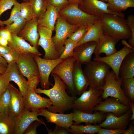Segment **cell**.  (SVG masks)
<instances>
[{
	"label": "cell",
	"mask_w": 134,
	"mask_h": 134,
	"mask_svg": "<svg viewBox=\"0 0 134 134\" xmlns=\"http://www.w3.org/2000/svg\"><path fill=\"white\" fill-rule=\"evenodd\" d=\"M53 77L54 84L51 88L42 89L40 88L34 89L37 94L46 95L49 98L52 105L47 108L48 111L54 113H63L73 109L74 102L77 97L69 96L66 90L67 87L64 82L57 75L51 73Z\"/></svg>",
	"instance_id": "obj_1"
},
{
	"label": "cell",
	"mask_w": 134,
	"mask_h": 134,
	"mask_svg": "<svg viewBox=\"0 0 134 134\" xmlns=\"http://www.w3.org/2000/svg\"><path fill=\"white\" fill-rule=\"evenodd\" d=\"M103 34L125 40L131 36L126 19L113 14H105L100 17Z\"/></svg>",
	"instance_id": "obj_2"
},
{
	"label": "cell",
	"mask_w": 134,
	"mask_h": 134,
	"mask_svg": "<svg viewBox=\"0 0 134 134\" xmlns=\"http://www.w3.org/2000/svg\"><path fill=\"white\" fill-rule=\"evenodd\" d=\"M85 65L83 71L89 87L95 90H102L105 77L110 67L103 62L95 60H91Z\"/></svg>",
	"instance_id": "obj_3"
},
{
	"label": "cell",
	"mask_w": 134,
	"mask_h": 134,
	"mask_svg": "<svg viewBox=\"0 0 134 134\" xmlns=\"http://www.w3.org/2000/svg\"><path fill=\"white\" fill-rule=\"evenodd\" d=\"M79 4L69 3L59 12V16L69 24L78 26H89L100 20V17L88 14L81 10Z\"/></svg>",
	"instance_id": "obj_4"
},
{
	"label": "cell",
	"mask_w": 134,
	"mask_h": 134,
	"mask_svg": "<svg viewBox=\"0 0 134 134\" xmlns=\"http://www.w3.org/2000/svg\"><path fill=\"white\" fill-rule=\"evenodd\" d=\"M16 63L21 73L27 78L29 87L36 88L40 79L37 66L33 54L21 53Z\"/></svg>",
	"instance_id": "obj_5"
},
{
	"label": "cell",
	"mask_w": 134,
	"mask_h": 134,
	"mask_svg": "<svg viewBox=\"0 0 134 134\" xmlns=\"http://www.w3.org/2000/svg\"><path fill=\"white\" fill-rule=\"evenodd\" d=\"M122 80L120 77L117 79L112 70L111 71L109 70L105 77V83L101 89L103 90L101 96L102 99L104 100L108 97H113L118 99L121 103L129 105L130 101L126 96L121 89Z\"/></svg>",
	"instance_id": "obj_6"
},
{
	"label": "cell",
	"mask_w": 134,
	"mask_h": 134,
	"mask_svg": "<svg viewBox=\"0 0 134 134\" xmlns=\"http://www.w3.org/2000/svg\"><path fill=\"white\" fill-rule=\"evenodd\" d=\"M89 90L83 92L80 97L75 100L73 109L87 113H92L95 107L100 102L102 90L93 89L89 87Z\"/></svg>",
	"instance_id": "obj_7"
},
{
	"label": "cell",
	"mask_w": 134,
	"mask_h": 134,
	"mask_svg": "<svg viewBox=\"0 0 134 134\" xmlns=\"http://www.w3.org/2000/svg\"><path fill=\"white\" fill-rule=\"evenodd\" d=\"M79 27L69 24L60 16L57 18L54 28L55 34L52 39L56 49L60 54L64 50L65 40Z\"/></svg>",
	"instance_id": "obj_8"
},
{
	"label": "cell",
	"mask_w": 134,
	"mask_h": 134,
	"mask_svg": "<svg viewBox=\"0 0 134 134\" xmlns=\"http://www.w3.org/2000/svg\"><path fill=\"white\" fill-rule=\"evenodd\" d=\"M75 60L72 56L68 57L58 64L51 73L59 76L67 85L68 92L71 96L76 97L72 81V70Z\"/></svg>",
	"instance_id": "obj_9"
},
{
	"label": "cell",
	"mask_w": 134,
	"mask_h": 134,
	"mask_svg": "<svg viewBox=\"0 0 134 134\" xmlns=\"http://www.w3.org/2000/svg\"><path fill=\"white\" fill-rule=\"evenodd\" d=\"M33 57L37 66L41 88L49 89L50 86H53L49 80L50 74L55 67L64 60L60 58L54 60L45 59L34 55Z\"/></svg>",
	"instance_id": "obj_10"
},
{
	"label": "cell",
	"mask_w": 134,
	"mask_h": 134,
	"mask_svg": "<svg viewBox=\"0 0 134 134\" xmlns=\"http://www.w3.org/2000/svg\"><path fill=\"white\" fill-rule=\"evenodd\" d=\"M39 38L38 42V46H41L45 52L43 58L54 60L60 58L61 54L57 51L52 39L53 31L47 28L38 26Z\"/></svg>",
	"instance_id": "obj_11"
},
{
	"label": "cell",
	"mask_w": 134,
	"mask_h": 134,
	"mask_svg": "<svg viewBox=\"0 0 134 134\" xmlns=\"http://www.w3.org/2000/svg\"><path fill=\"white\" fill-rule=\"evenodd\" d=\"M109 4L99 0H81L78 7L85 13L92 16L100 17L105 14H113L124 18L122 12H114L109 10Z\"/></svg>",
	"instance_id": "obj_12"
},
{
	"label": "cell",
	"mask_w": 134,
	"mask_h": 134,
	"mask_svg": "<svg viewBox=\"0 0 134 134\" xmlns=\"http://www.w3.org/2000/svg\"><path fill=\"white\" fill-rule=\"evenodd\" d=\"M134 51V48L127 43L122 49L109 56L95 57L94 60L103 62L109 66L115 73L117 79L119 78V70L123 60L129 53Z\"/></svg>",
	"instance_id": "obj_13"
},
{
	"label": "cell",
	"mask_w": 134,
	"mask_h": 134,
	"mask_svg": "<svg viewBox=\"0 0 134 134\" xmlns=\"http://www.w3.org/2000/svg\"><path fill=\"white\" fill-rule=\"evenodd\" d=\"M23 98L24 108L31 111L48 108L52 104L49 99L42 97L32 88L28 87Z\"/></svg>",
	"instance_id": "obj_14"
},
{
	"label": "cell",
	"mask_w": 134,
	"mask_h": 134,
	"mask_svg": "<svg viewBox=\"0 0 134 134\" xmlns=\"http://www.w3.org/2000/svg\"><path fill=\"white\" fill-rule=\"evenodd\" d=\"M97 105L94 109V111H97L104 113H112L117 116L122 115L129 110V105L121 103L117 99L108 97Z\"/></svg>",
	"instance_id": "obj_15"
},
{
	"label": "cell",
	"mask_w": 134,
	"mask_h": 134,
	"mask_svg": "<svg viewBox=\"0 0 134 134\" xmlns=\"http://www.w3.org/2000/svg\"><path fill=\"white\" fill-rule=\"evenodd\" d=\"M132 114L130 108L119 116H117L112 113H108L105 119L99 125L105 129L125 130L129 124Z\"/></svg>",
	"instance_id": "obj_16"
},
{
	"label": "cell",
	"mask_w": 134,
	"mask_h": 134,
	"mask_svg": "<svg viewBox=\"0 0 134 134\" xmlns=\"http://www.w3.org/2000/svg\"><path fill=\"white\" fill-rule=\"evenodd\" d=\"M39 115L45 117L47 123H53L69 130L71 126L73 124V113L68 114H59L49 111L45 108L38 110Z\"/></svg>",
	"instance_id": "obj_17"
},
{
	"label": "cell",
	"mask_w": 134,
	"mask_h": 134,
	"mask_svg": "<svg viewBox=\"0 0 134 134\" xmlns=\"http://www.w3.org/2000/svg\"><path fill=\"white\" fill-rule=\"evenodd\" d=\"M38 110L31 111L24 108L20 114L14 119V134H24L26 129L33 121L43 120L38 117L39 115Z\"/></svg>",
	"instance_id": "obj_18"
},
{
	"label": "cell",
	"mask_w": 134,
	"mask_h": 134,
	"mask_svg": "<svg viewBox=\"0 0 134 134\" xmlns=\"http://www.w3.org/2000/svg\"><path fill=\"white\" fill-rule=\"evenodd\" d=\"M8 88L10 95L8 114L15 119L20 114L24 108L23 96L20 91L12 84L10 83Z\"/></svg>",
	"instance_id": "obj_19"
},
{
	"label": "cell",
	"mask_w": 134,
	"mask_h": 134,
	"mask_svg": "<svg viewBox=\"0 0 134 134\" xmlns=\"http://www.w3.org/2000/svg\"><path fill=\"white\" fill-rule=\"evenodd\" d=\"M2 74L9 82L13 81L17 85L23 96L26 94L29 87L28 82L19 71L16 63L8 64Z\"/></svg>",
	"instance_id": "obj_20"
},
{
	"label": "cell",
	"mask_w": 134,
	"mask_h": 134,
	"mask_svg": "<svg viewBox=\"0 0 134 134\" xmlns=\"http://www.w3.org/2000/svg\"><path fill=\"white\" fill-rule=\"evenodd\" d=\"M38 18L34 17L28 21L17 35L27 40L38 49V42L39 36L38 31Z\"/></svg>",
	"instance_id": "obj_21"
},
{
	"label": "cell",
	"mask_w": 134,
	"mask_h": 134,
	"mask_svg": "<svg viewBox=\"0 0 134 134\" xmlns=\"http://www.w3.org/2000/svg\"><path fill=\"white\" fill-rule=\"evenodd\" d=\"M97 44V43L94 41L82 43L74 48L72 56L78 63L85 65L92 60V56Z\"/></svg>",
	"instance_id": "obj_22"
},
{
	"label": "cell",
	"mask_w": 134,
	"mask_h": 134,
	"mask_svg": "<svg viewBox=\"0 0 134 134\" xmlns=\"http://www.w3.org/2000/svg\"><path fill=\"white\" fill-rule=\"evenodd\" d=\"M73 124L78 125L82 123L96 125L100 123L105 119L106 114L100 111H95L94 113H87L76 109H73Z\"/></svg>",
	"instance_id": "obj_23"
},
{
	"label": "cell",
	"mask_w": 134,
	"mask_h": 134,
	"mask_svg": "<svg viewBox=\"0 0 134 134\" xmlns=\"http://www.w3.org/2000/svg\"><path fill=\"white\" fill-rule=\"evenodd\" d=\"M119 40L111 36L103 34L97 43L94 52L95 57L100 56L102 53H104L106 56H107L116 53L117 51L116 45Z\"/></svg>",
	"instance_id": "obj_24"
},
{
	"label": "cell",
	"mask_w": 134,
	"mask_h": 134,
	"mask_svg": "<svg viewBox=\"0 0 134 134\" xmlns=\"http://www.w3.org/2000/svg\"><path fill=\"white\" fill-rule=\"evenodd\" d=\"M81 65L75 61L72 70V81L76 94L81 95L86 90L89 84L82 70Z\"/></svg>",
	"instance_id": "obj_25"
},
{
	"label": "cell",
	"mask_w": 134,
	"mask_h": 134,
	"mask_svg": "<svg viewBox=\"0 0 134 134\" xmlns=\"http://www.w3.org/2000/svg\"><path fill=\"white\" fill-rule=\"evenodd\" d=\"M12 39L8 46L20 53H30L39 56L42 54L38 49L32 46L25 40L17 35L12 34Z\"/></svg>",
	"instance_id": "obj_26"
},
{
	"label": "cell",
	"mask_w": 134,
	"mask_h": 134,
	"mask_svg": "<svg viewBox=\"0 0 134 134\" xmlns=\"http://www.w3.org/2000/svg\"><path fill=\"white\" fill-rule=\"evenodd\" d=\"M59 16L57 9L48 4L46 11L38 18V26L45 27L53 31L54 30L56 22Z\"/></svg>",
	"instance_id": "obj_27"
},
{
	"label": "cell",
	"mask_w": 134,
	"mask_h": 134,
	"mask_svg": "<svg viewBox=\"0 0 134 134\" xmlns=\"http://www.w3.org/2000/svg\"><path fill=\"white\" fill-rule=\"evenodd\" d=\"M103 34L102 24L100 19L89 27L85 35L77 43L75 47L88 42L94 41L97 43Z\"/></svg>",
	"instance_id": "obj_28"
},
{
	"label": "cell",
	"mask_w": 134,
	"mask_h": 134,
	"mask_svg": "<svg viewBox=\"0 0 134 134\" xmlns=\"http://www.w3.org/2000/svg\"><path fill=\"white\" fill-rule=\"evenodd\" d=\"M119 77L122 79L131 78L134 76V51L125 57L120 66Z\"/></svg>",
	"instance_id": "obj_29"
},
{
	"label": "cell",
	"mask_w": 134,
	"mask_h": 134,
	"mask_svg": "<svg viewBox=\"0 0 134 134\" xmlns=\"http://www.w3.org/2000/svg\"><path fill=\"white\" fill-rule=\"evenodd\" d=\"M86 124L79 125L73 124L68 130L70 133L72 134H94L98 133L101 128L99 125L90 124Z\"/></svg>",
	"instance_id": "obj_30"
},
{
	"label": "cell",
	"mask_w": 134,
	"mask_h": 134,
	"mask_svg": "<svg viewBox=\"0 0 134 134\" xmlns=\"http://www.w3.org/2000/svg\"><path fill=\"white\" fill-rule=\"evenodd\" d=\"M108 9L114 12H122L134 7V0H108Z\"/></svg>",
	"instance_id": "obj_31"
},
{
	"label": "cell",
	"mask_w": 134,
	"mask_h": 134,
	"mask_svg": "<svg viewBox=\"0 0 134 134\" xmlns=\"http://www.w3.org/2000/svg\"><path fill=\"white\" fill-rule=\"evenodd\" d=\"M14 119L9 115H0V134H14Z\"/></svg>",
	"instance_id": "obj_32"
},
{
	"label": "cell",
	"mask_w": 134,
	"mask_h": 134,
	"mask_svg": "<svg viewBox=\"0 0 134 134\" xmlns=\"http://www.w3.org/2000/svg\"><path fill=\"white\" fill-rule=\"evenodd\" d=\"M121 88L126 97L132 102H134V78L123 79Z\"/></svg>",
	"instance_id": "obj_33"
},
{
	"label": "cell",
	"mask_w": 134,
	"mask_h": 134,
	"mask_svg": "<svg viewBox=\"0 0 134 134\" xmlns=\"http://www.w3.org/2000/svg\"><path fill=\"white\" fill-rule=\"evenodd\" d=\"M35 17L38 18L46 11L48 4L46 0H30Z\"/></svg>",
	"instance_id": "obj_34"
},
{
	"label": "cell",
	"mask_w": 134,
	"mask_h": 134,
	"mask_svg": "<svg viewBox=\"0 0 134 134\" xmlns=\"http://www.w3.org/2000/svg\"><path fill=\"white\" fill-rule=\"evenodd\" d=\"M20 16L27 21L35 17L31 4L29 2L24 1L20 3Z\"/></svg>",
	"instance_id": "obj_35"
},
{
	"label": "cell",
	"mask_w": 134,
	"mask_h": 134,
	"mask_svg": "<svg viewBox=\"0 0 134 134\" xmlns=\"http://www.w3.org/2000/svg\"><path fill=\"white\" fill-rule=\"evenodd\" d=\"M27 21L20 16L12 23L6 25L5 28L9 30L12 35H17L24 28Z\"/></svg>",
	"instance_id": "obj_36"
},
{
	"label": "cell",
	"mask_w": 134,
	"mask_h": 134,
	"mask_svg": "<svg viewBox=\"0 0 134 134\" xmlns=\"http://www.w3.org/2000/svg\"><path fill=\"white\" fill-rule=\"evenodd\" d=\"M20 3L17 1L15 3L10 13L9 18L7 20L1 21L0 22L1 27L4 25H8L12 23L20 16Z\"/></svg>",
	"instance_id": "obj_37"
},
{
	"label": "cell",
	"mask_w": 134,
	"mask_h": 134,
	"mask_svg": "<svg viewBox=\"0 0 134 134\" xmlns=\"http://www.w3.org/2000/svg\"><path fill=\"white\" fill-rule=\"evenodd\" d=\"M10 97V91L8 88L0 97V115H9L8 107Z\"/></svg>",
	"instance_id": "obj_38"
},
{
	"label": "cell",
	"mask_w": 134,
	"mask_h": 134,
	"mask_svg": "<svg viewBox=\"0 0 134 134\" xmlns=\"http://www.w3.org/2000/svg\"><path fill=\"white\" fill-rule=\"evenodd\" d=\"M77 43L69 38H67L64 43V50L61 54L60 58L64 60L69 57L72 56L73 50Z\"/></svg>",
	"instance_id": "obj_39"
},
{
	"label": "cell",
	"mask_w": 134,
	"mask_h": 134,
	"mask_svg": "<svg viewBox=\"0 0 134 134\" xmlns=\"http://www.w3.org/2000/svg\"><path fill=\"white\" fill-rule=\"evenodd\" d=\"M89 26L79 27L76 30L69 36L68 38L77 43L84 36Z\"/></svg>",
	"instance_id": "obj_40"
},
{
	"label": "cell",
	"mask_w": 134,
	"mask_h": 134,
	"mask_svg": "<svg viewBox=\"0 0 134 134\" xmlns=\"http://www.w3.org/2000/svg\"><path fill=\"white\" fill-rule=\"evenodd\" d=\"M126 23L130 28L131 36L128 39V44L130 46L134 48V16L133 15H129L126 19Z\"/></svg>",
	"instance_id": "obj_41"
},
{
	"label": "cell",
	"mask_w": 134,
	"mask_h": 134,
	"mask_svg": "<svg viewBox=\"0 0 134 134\" xmlns=\"http://www.w3.org/2000/svg\"><path fill=\"white\" fill-rule=\"evenodd\" d=\"M20 53L13 50L11 52L1 55L5 60L8 64L16 63L18 59Z\"/></svg>",
	"instance_id": "obj_42"
},
{
	"label": "cell",
	"mask_w": 134,
	"mask_h": 134,
	"mask_svg": "<svg viewBox=\"0 0 134 134\" xmlns=\"http://www.w3.org/2000/svg\"><path fill=\"white\" fill-rule=\"evenodd\" d=\"M48 4L55 7L58 12L69 4L67 0H46Z\"/></svg>",
	"instance_id": "obj_43"
},
{
	"label": "cell",
	"mask_w": 134,
	"mask_h": 134,
	"mask_svg": "<svg viewBox=\"0 0 134 134\" xmlns=\"http://www.w3.org/2000/svg\"><path fill=\"white\" fill-rule=\"evenodd\" d=\"M16 0H1L0 1V18L1 14L7 10L10 9L14 5ZM0 19V27H1Z\"/></svg>",
	"instance_id": "obj_44"
},
{
	"label": "cell",
	"mask_w": 134,
	"mask_h": 134,
	"mask_svg": "<svg viewBox=\"0 0 134 134\" xmlns=\"http://www.w3.org/2000/svg\"><path fill=\"white\" fill-rule=\"evenodd\" d=\"M44 124L45 126L46 125L43 120L39 121L35 120L32 122L25 131V134H37V128L40 125Z\"/></svg>",
	"instance_id": "obj_45"
},
{
	"label": "cell",
	"mask_w": 134,
	"mask_h": 134,
	"mask_svg": "<svg viewBox=\"0 0 134 134\" xmlns=\"http://www.w3.org/2000/svg\"><path fill=\"white\" fill-rule=\"evenodd\" d=\"M49 134H70L68 130L60 126L56 125V126L52 131L48 129L45 126Z\"/></svg>",
	"instance_id": "obj_46"
},
{
	"label": "cell",
	"mask_w": 134,
	"mask_h": 134,
	"mask_svg": "<svg viewBox=\"0 0 134 134\" xmlns=\"http://www.w3.org/2000/svg\"><path fill=\"white\" fill-rule=\"evenodd\" d=\"M10 82L2 74H0V97L8 88Z\"/></svg>",
	"instance_id": "obj_47"
},
{
	"label": "cell",
	"mask_w": 134,
	"mask_h": 134,
	"mask_svg": "<svg viewBox=\"0 0 134 134\" xmlns=\"http://www.w3.org/2000/svg\"><path fill=\"white\" fill-rule=\"evenodd\" d=\"M126 129H107L102 128L97 134H123Z\"/></svg>",
	"instance_id": "obj_48"
},
{
	"label": "cell",
	"mask_w": 134,
	"mask_h": 134,
	"mask_svg": "<svg viewBox=\"0 0 134 134\" xmlns=\"http://www.w3.org/2000/svg\"><path fill=\"white\" fill-rule=\"evenodd\" d=\"M3 27H1L0 28V36L9 42L12 39L11 33L9 30Z\"/></svg>",
	"instance_id": "obj_49"
},
{
	"label": "cell",
	"mask_w": 134,
	"mask_h": 134,
	"mask_svg": "<svg viewBox=\"0 0 134 134\" xmlns=\"http://www.w3.org/2000/svg\"><path fill=\"white\" fill-rule=\"evenodd\" d=\"M13 50L8 46H5L0 45V55L1 56L12 51Z\"/></svg>",
	"instance_id": "obj_50"
},
{
	"label": "cell",
	"mask_w": 134,
	"mask_h": 134,
	"mask_svg": "<svg viewBox=\"0 0 134 134\" xmlns=\"http://www.w3.org/2000/svg\"><path fill=\"white\" fill-rule=\"evenodd\" d=\"M129 126L128 129L126 130L123 134H134V121L131 123Z\"/></svg>",
	"instance_id": "obj_51"
},
{
	"label": "cell",
	"mask_w": 134,
	"mask_h": 134,
	"mask_svg": "<svg viewBox=\"0 0 134 134\" xmlns=\"http://www.w3.org/2000/svg\"><path fill=\"white\" fill-rule=\"evenodd\" d=\"M129 105L130 107L131 110L132 114L130 118V120H132L134 119V102H130L129 103Z\"/></svg>",
	"instance_id": "obj_52"
},
{
	"label": "cell",
	"mask_w": 134,
	"mask_h": 134,
	"mask_svg": "<svg viewBox=\"0 0 134 134\" xmlns=\"http://www.w3.org/2000/svg\"><path fill=\"white\" fill-rule=\"evenodd\" d=\"M8 41L6 39L0 36V45L5 46H8Z\"/></svg>",
	"instance_id": "obj_53"
},
{
	"label": "cell",
	"mask_w": 134,
	"mask_h": 134,
	"mask_svg": "<svg viewBox=\"0 0 134 134\" xmlns=\"http://www.w3.org/2000/svg\"><path fill=\"white\" fill-rule=\"evenodd\" d=\"M7 68L0 62V74H3L5 72Z\"/></svg>",
	"instance_id": "obj_54"
},
{
	"label": "cell",
	"mask_w": 134,
	"mask_h": 134,
	"mask_svg": "<svg viewBox=\"0 0 134 134\" xmlns=\"http://www.w3.org/2000/svg\"><path fill=\"white\" fill-rule=\"evenodd\" d=\"M0 62L5 67H7L8 66V64L4 59L0 55Z\"/></svg>",
	"instance_id": "obj_55"
},
{
	"label": "cell",
	"mask_w": 134,
	"mask_h": 134,
	"mask_svg": "<svg viewBox=\"0 0 134 134\" xmlns=\"http://www.w3.org/2000/svg\"><path fill=\"white\" fill-rule=\"evenodd\" d=\"M81 1V0H69V3H77L80 4Z\"/></svg>",
	"instance_id": "obj_56"
},
{
	"label": "cell",
	"mask_w": 134,
	"mask_h": 134,
	"mask_svg": "<svg viewBox=\"0 0 134 134\" xmlns=\"http://www.w3.org/2000/svg\"><path fill=\"white\" fill-rule=\"evenodd\" d=\"M99 0L105 3H107L108 0Z\"/></svg>",
	"instance_id": "obj_57"
},
{
	"label": "cell",
	"mask_w": 134,
	"mask_h": 134,
	"mask_svg": "<svg viewBox=\"0 0 134 134\" xmlns=\"http://www.w3.org/2000/svg\"><path fill=\"white\" fill-rule=\"evenodd\" d=\"M23 1H29L30 0H22Z\"/></svg>",
	"instance_id": "obj_58"
},
{
	"label": "cell",
	"mask_w": 134,
	"mask_h": 134,
	"mask_svg": "<svg viewBox=\"0 0 134 134\" xmlns=\"http://www.w3.org/2000/svg\"><path fill=\"white\" fill-rule=\"evenodd\" d=\"M1 0H0V1Z\"/></svg>",
	"instance_id": "obj_59"
},
{
	"label": "cell",
	"mask_w": 134,
	"mask_h": 134,
	"mask_svg": "<svg viewBox=\"0 0 134 134\" xmlns=\"http://www.w3.org/2000/svg\"><path fill=\"white\" fill-rule=\"evenodd\" d=\"M68 0V1L69 0Z\"/></svg>",
	"instance_id": "obj_60"
}]
</instances>
